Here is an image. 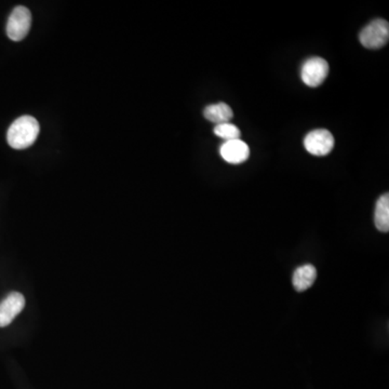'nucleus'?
<instances>
[{
  "label": "nucleus",
  "instance_id": "0eeeda50",
  "mask_svg": "<svg viewBox=\"0 0 389 389\" xmlns=\"http://www.w3.org/2000/svg\"><path fill=\"white\" fill-rule=\"evenodd\" d=\"M220 155L228 164H239L248 160L250 148L240 139L226 141L220 147Z\"/></svg>",
  "mask_w": 389,
  "mask_h": 389
},
{
  "label": "nucleus",
  "instance_id": "6e6552de",
  "mask_svg": "<svg viewBox=\"0 0 389 389\" xmlns=\"http://www.w3.org/2000/svg\"><path fill=\"white\" fill-rule=\"evenodd\" d=\"M317 278V269L312 265H303L294 271L292 283L296 291L302 292L310 289Z\"/></svg>",
  "mask_w": 389,
  "mask_h": 389
},
{
  "label": "nucleus",
  "instance_id": "1a4fd4ad",
  "mask_svg": "<svg viewBox=\"0 0 389 389\" xmlns=\"http://www.w3.org/2000/svg\"><path fill=\"white\" fill-rule=\"evenodd\" d=\"M203 115H205V119L215 125L230 123L234 117V113H232L230 106L223 102L208 105L203 111Z\"/></svg>",
  "mask_w": 389,
  "mask_h": 389
},
{
  "label": "nucleus",
  "instance_id": "9b49d317",
  "mask_svg": "<svg viewBox=\"0 0 389 389\" xmlns=\"http://www.w3.org/2000/svg\"><path fill=\"white\" fill-rule=\"evenodd\" d=\"M214 135L225 142L232 141V140L240 139V130L232 123H221V125H216L214 128Z\"/></svg>",
  "mask_w": 389,
  "mask_h": 389
},
{
  "label": "nucleus",
  "instance_id": "9d476101",
  "mask_svg": "<svg viewBox=\"0 0 389 389\" xmlns=\"http://www.w3.org/2000/svg\"><path fill=\"white\" fill-rule=\"evenodd\" d=\"M374 224L380 232H388L389 230V196L384 193L376 201L374 212Z\"/></svg>",
  "mask_w": 389,
  "mask_h": 389
},
{
  "label": "nucleus",
  "instance_id": "20e7f679",
  "mask_svg": "<svg viewBox=\"0 0 389 389\" xmlns=\"http://www.w3.org/2000/svg\"><path fill=\"white\" fill-rule=\"evenodd\" d=\"M32 24V13L24 6L14 8L7 23V35L11 40H23L28 36Z\"/></svg>",
  "mask_w": 389,
  "mask_h": 389
},
{
  "label": "nucleus",
  "instance_id": "39448f33",
  "mask_svg": "<svg viewBox=\"0 0 389 389\" xmlns=\"http://www.w3.org/2000/svg\"><path fill=\"white\" fill-rule=\"evenodd\" d=\"M304 146L312 155L326 156L330 154L334 147V137L329 130H314L306 135Z\"/></svg>",
  "mask_w": 389,
  "mask_h": 389
},
{
  "label": "nucleus",
  "instance_id": "7ed1b4c3",
  "mask_svg": "<svg viewBox=\"0 0 389 389\" xmlns=\"http://www.w3.org/2000/svg\"><path fill=\"white\" fill-rule=\"evenodd\" d=\"M329 64L322 57H312L306 60L300 69V77L303 82L310 88L322 84L329 75Z\"/></svg>",
  "mask_w": 389,
  "mask_h": 389
},
{
  "label": "nucleus",
  "instance_id": "f03ea898",
  "mask_svg": "<svg viewBox=\"0 0 389 389\" xmlns=\"http://www.w3.org/2000/svg\"><path fill=\"white\" fill-rule=\"evenodd\" d=\"M362 46L368 49H380L389 40V24L383 18H376L368 24L359 35Z\"/></svg>",
  "mask_w": 389,
  "mask_h": 389
},
{
  "label": "nucleus",
  "instance_id": "f257e3e1",
  "mask_svg": "<svg viewBox=\"0 0 389 389\" xmlns=\"http://www.w3.org/2000/svg\"><path fill=\"white\" fill-rule=\"evenodd\" d=\"M39 131V123L34 117L28 115L20 117L8 130V144L14 150H26L36 142Z\"/></svg>",
  "mask_w": 389,
  "mask_h": 389
},
{
  "label": "nucleus",
  "instance_id": "423d86ee",
  "mask_svg": "<svg viewBox=\"0 0 389 389\" xmlns=\"http://www.w3.org/2000/svg\"><path fill=\"white\" fill-rule=\"evenodd\" d=\"M26 308V298L20 292H11L0 303V328L9 326Z\"/></svg>",
  "mask_w": 389,
  "mask_h": 389
}]
</instances>
